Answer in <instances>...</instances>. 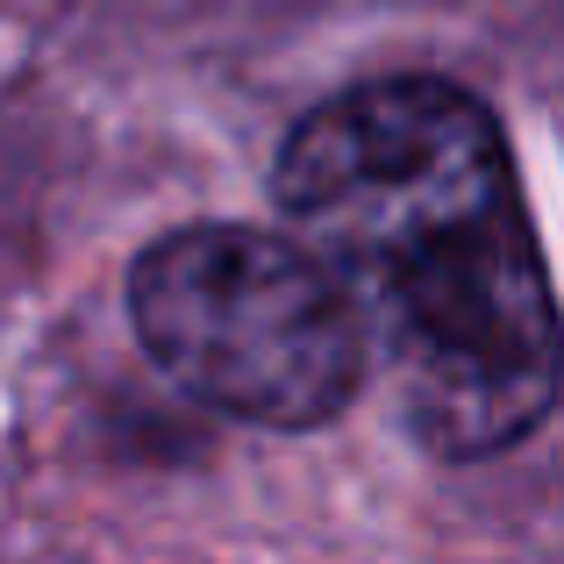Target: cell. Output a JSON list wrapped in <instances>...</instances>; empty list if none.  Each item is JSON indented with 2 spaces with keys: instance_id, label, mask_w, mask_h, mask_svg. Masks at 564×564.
<instances>
[{
  "instance_id": "1",
  "label": "cell",
  "mask_w": 564,
  "mask_h": 564,
  "mask_svg": "<svg viewBox=\"0 0 564 564\" xmlns=\"http://www.w3.org/2000/svg\"><path fill=\"white\" fill-rule=\"evenodd\" d=\"M279 207L358 307L408 429L514 451L557 400V301L500 122L451 79H372L301 115Z\"/></svg>"
},
{
  "instance_id": "2",
  "label": "cell",
  "mask_w": 564,
  "mask_h": 564,
  "mask_svg": "<svg viewBox=\"0 0 564 564\" xmlns=\"http://www.w3.org/2000/svg\"><path fill=\"white\" fill-rule=\"evenodd\" d=\"M129 322L151 365L200 408L258 429H315L365 386V329L329 264L293 229L193 221L129 272Z\"/></svg>"
}]
</instances>
